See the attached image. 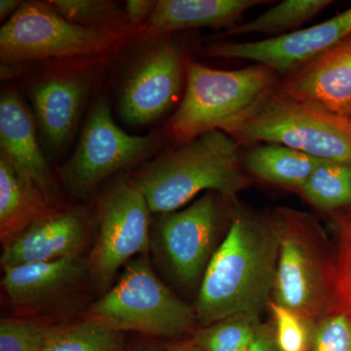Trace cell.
<instances>
[{"mask_svg":"<svg viewBox=\"0 0 351 351\" xmlns=\"http://www.w3.org/2000/svg\"><path fill=\"white\" fill-rule=\"evenodd\" d=\"M278 254L274 210L237 212L203 274L195 307L201 326L237 314L260 317L269 309Z\"/></svg>","mask_w":351,"mask_h":351,"instance_id":"6da1fadb","label":"cell"},{"mask_svg":"<svg viewBox=\"0 0 351 351\" xmlns=\"http://www.w3.org/2000/svg\"><path fill=\"white\" fill-rule=\"evenodd\" d=\"M133 182L151 212L159 214L172 213L204 191L233 202L252 184L239 143L221 130L207 132L161 154Z\"/></svg>","mask_w":351,"mask_h":351,"instance_id":"7a4b0ae2","label":"cell"},{"mask_svg":"<svg viewBox=\"0 0 351 351\" xmlns=\"http://www.w3.org/2000/svg\"><path fill=\"white\" fill-rule=\"evenodd\" d=\"M274 212L279 254L272 301L316 322L338 308L336 258L311 215L289 207Z\"/></svg>","mask_w":351,"mask_h":351,"instance_id":"3957f363","label":"cell"},{"mask_svg":"<svg viewBox=\"0 0 351 351\" xmlns=\"http://www.w3.org/2000/svg\"><path fill=\"white\" fill-rule=\"evenodd\" d=\"M221 131L239 144H276L324 160L351 163V127L272 87Z\"/></svg>","mask_w":351,"mask_h":351,"instance_id":"277c9868","label":"cell"},{"mask_svg":"<svg viewBox=\"0 0 351 351\" xmlns=\"http://www.w3.org/2000/svg\"><path fill=\"white\" fill-rule=\"evenodd\" d=\"M186 75V91L169 124L171 136L179 144L221 130L274 87L276 80L274 71L258 64L221 71L189 61Z\"/></svg>","mask_w":351,"mask_h":351,"instance_id":"5b68a950","label":"cell"},{"mask_svg":"<svg viewBox=\"0 0 351 351\" xmlns=\"http://www.w3.org/2000/svg\"><path fill=\"white\" fill-rule=\"evenodd\" d=\"M88 313L117 331L166 339L193 332L198 322L195 308L159 280L145 256L128 263L117 285Z\"/></svg>","mask_w":351,"mask_h":351,"instance_id":"8992f818","label":"cell"},{"mask_svg":"<svg viewBox=\"0 0 351 351\" xmlns=\"http://www.w3.org/2000/svg\"><path fill=\"white\" fill-rule=\"evenodd\" d=\"M121 36L122 32L73 24L48 3L25 2L0 29V56L8 63L93 56Z\"/></svg>","mask_w":351,"mask_h":351,"instance_id":"52a82bcc","label":"cell"},{"mask_svg":"<svg viewBox=\"0 0 351 351\" xmlns=\"http://www.w3.org/2000/svg\"><path fill=\"white\" fill-rule=\"evenodd\" d=\"M100 232L90 255V271L100 286H108L117 270L149 248V210L133 182L120 181L100 202Z\"/></svg>","mask_w":351,"mask_h":351,"instance_id":"ba28073f","label":"cell"},{"mask_svg":"<svg viewBox=\"0 0 351 351\" xmlns=\"http://www.w3.org/2000/svg\"><path fill=\"white\" fill-rule=\"evenodd\" d=\"M152 134L129 135L113 121L110 108L100 101L91 112L75 154L62 169L69 188L84 195L108 176L142 159L154 145Z\"/></svg>","mask_w":351,"mask_h":351,"instance_id":"9c48e42d","label":"cell"},{"mask_svg":"<svg viewBox=\"0 0 351 351\" xmlns=\"http://www.w3.org/2000/svg\"><path fill=\"white\" fill-rule=\"evenodd\" d=\"M219 193H206L179 212L161 214L158 234L171 269L181 282L193 285L213 256L223 205Z\"/></svg>","mask_w":351,"mask_h":351,"instance_id":"30bf717a","label":"cell"},{"mask_svg":"<svg viewBox=\"0 0 351 351\" xmlns=\"http://www.w3.org/2000/svg\"><path fill=\"white\" fill-rule=\"evenodd\" d=\"M184 71L176 44H154L127 77L120 97V117L131 125H145L162 117L181 94Z\"/></svg>","mask_w":351,"mask_h":351,"instance_id":"8fae6325","label":"cell"},{"mask_svg":"<svg viewBox=\"0 0 351 351\" xmlns=\"http://www.w3.org/2000/svg\"><path fill=\"white\" fill-rule=\"evenodd\" d=\"M351 36V8L320 24L253 43L210 46L207 55L221 59L254 61L288 75Z\"/></svg>","mask_w":351,"mask_h":351,"instance_id":"7c38bea8","label":"cell"},{"mask_svg":"<svg viewBox=\"0 0 351 351\" xmlns=\"http://www.w3.org/2000/svg\"><path fill=\"white\" fill-rule=\"evenodd\" d=\"M279 88L295 100L348 119L351 114V36L286 75Z\"/></svg>","mask_w":351,"mask_h":351,"instance_id":"4fadbf2b","label":"cell"},{"mask_svg":"<svg viewBox=\"0 0 351 351\" xmlns=\"http://www.w3.org/2000/svg\"><path fill=\"white\" fill-rule=\"evenodd\" d=\"M85 237L86 221L80 210L43 215L6 245L1 256L2 267L76 257Z\"/></svg>","mask_w":351,"mask_h":351,"instance_id":"5bb4252c","label":"cell"},{"mask_svg":"<svg viewBox=\"0 0 351 351\" xmlns=\"http://www.w3.org/2000/svg\"><path fill=\"white\" fill-rule=\"evenodd\" d=\"M0 145L22 172L50 198L55 184L49 166L43 156L31 113L14 91H6L0 99Z\"/></svg>","mask_w":351,"mask_h":351,"instance_id":"9a60e30c","label":"cell"},{"mask_svg":"<svg viewBox=\"0 0 351 351\" xmlns=\"http://www.w3.org/2000/svg\"><path fill=\"white\" fill-rule=\"evenodd\" d=\"M89 82L82 76L47 78L34 85L31 99L41 130L54 149H59L73 133Z\"/></svg>","mask_w":351,"mask_h":351,"instance_id":"2e32d148","label":"cell"},{"mask_svg":"<svg viewBox=\"0 0 351 351\" xmlns=\"http://www.w3.org/2000/svg\"><path fill=\"white\" fill-rule=\"evenodd\" d=\"M269 3L263 0H161L147 22V29L166 34L205 27L230 29L249 9Z\"/></svg>","mask_w":351,"mask_h":351,"instance_id":"e0dca14e","label":"cell"},{"mask_svg":"<svg viewBox=\"0 0 351 351\" xmlns=\"http://www.w3.org/2000/svg\"><path fill=\"white\" fill-rule=\"evenodd\" d=\"M83 272L84 267L76 257L25 263L5 267L1 284L14 304H32L75 285Z\"/></svg>","mask_w":351,"mask_h":351,"instance_id":"ac0fdd59","label":"cell"},{"mask_svg":"<svg viewBox=\"0 0 351 351\" xmlns=\"http://www.w3.org/2000/svg\"><path fill=\"white\" fill-rule=\"evenodd\" d=\"M45 196L16 164L0 154V230L2 239L25 230L45 207Z\"/></svg>","mask_w":351,"mask_h":351,"instance_id":"d6986e66","label":"cell"},{"mask_svg":"<svg viewBox=\"0 0 351 351\" xmlns=\"http://www.w3.org/2000/svg\"><path fill=\"white\" fill-rule=\"evenodd\" d=\"M324 159L276 144H258L242 156L245 170L256 179L300 193L314 168Z\"/></svg>","mask_w":351,"mask_h":351,"instance_id":"ffe728a7","label":"cell"},{"mask_svg":"<svg viewBox=\"0 0 351 351\" xmlns=\"http://www.w3.org/2000/svg\"><path fill=\"white\" fill-rule=\"evenodd\" d=\"M316 209L331 214L351 207V163L322 160L299 193Z\"/></svg>","mask_w":351,"mask_h":351,"instance_id":"44dd1931","label":"cell"},{"mask_svg":"<svg viewBox=\"0 0 351 351\" xmlns=\"http://www.w3.org/2000/svg\"><path fill=\"white\" fill-rule=\"evenodd\" d=\"M332 3L331 0H284L256 19L226 29L221 36L282 34L297 29Z\"/></svg>","mask_w":351,"mask_h":351,"instance_id":"7402d4cb","label":"cell"},{"mask_svg":"<svg viewBox=\"0 0 351 351\" xmlns=\"http://www.w3.org/2000/svg\"><path fill=\"white\" fill-rule=\"evenodd\" d=\"M121 332L89 318L54 327L40 351H119Z\"/></svg>","mask_w":351,"mask_h":351,"instance_id":"603a6c76","label":"cell"},{"mask_svg":"<svg viewBox=\"0 0 351 351\" xmlns=\"http://www.w3.org/2000/svg\"><path fill=\"white\" fill-rule=\"evenodd\" d=\"M260 317L237 314L195 332L193 345L201 351H247L262 327Z\"/></svg>","mask_w":351,"mask_h":351,"instance_id":"cb8c5ba5","label":"cell"},{"mask_svg":"<svg viewBox=\"0 0 351 351\" xmlns=\"http://www.w3.org/2000/svg\"><path fill=\"white\" fill-rule=\"evenodd\" d=\"M48 4L73 24L94 29L120 31L119 11L112 2L101 0H52Z\"/></svg>","mask_w":351,"mask_h":351,"instance_id":"d4e9b609","label":"cell"},{"mask_svg":"<svg viewBox=\"0 0 351 351\" xmlns=\"http://www.w3.org/2000/svg\"><path fill=\"white\" fill-rule=\"evenodd\" d=\"M269 309L278 350L308 351L315 322L274 301L270 302Z\"/></svg>","mask_w":351,"mask_h":351,"instance_id":"484cf974","label":"cell"},{"mask_svg":"<svg viewBox=\"0 0 351 351\" xmlns=\"http://www.w3.org/2000/svg\"><path fill=\"white\" fill-rule=\"evenodd\" d=\"M338 232L339 248L336 257V293L338 308L351 318V213H331Z\"/></svg>","mask_w":351,"mask_h":351,"instance_id":"4316f807","label":"cell"},{"mask_svg":"<svg viewBox=\"0 0 351 351\" xmlns=\"http://www.w3.org/2000/svg\"><path fill=\"white\" fill-rule=\"evenodd\" d=\"M53 329L34 321L1 319L0 351H40Z\"/></svg>","mask_w":351,"mask_h":351,"instance_id":"83f0119b","label":"cell"},{"mask_svg":"<svg viewBox=\"0 0 351 351\" xmlns=\"http://www.w3.org/2000/svg\"><path fill=\"white\" fill-rule=\"evenodd\" d=\"M308 351H351V318L339 308L313 325Z\"/></svg>","mask_w":351,"mask_h":351,"instance_id":"f1b7e54d","label":"cell"},{"mask_svg":"<svg viewBox=\"0 0 351 351\" xmlns=\"http://www.w3.org/2000/svg\"><path fill=\"white\" fill-rule=\"evenodd\" d=\"M156 6V1H147V0L126 1V13L129 21L133 24H138L147 18L149 19Z\"/></svg>","mask_w":351,"mask_h":351,"instance_id":"f546056e","label":"cell"},{"mask_svg":"<svg viewBox=\"0 0 351 351\" xmlns=\"http://www.w3.org/2000/svg\"><path fill=\"white\" fill-rule=\"evenodd\" d=\"M247 351H279L271 324H263L257 337Z\"/></svg>","mask_w":351,"mask_h":351,"instance_id":"4dcf8cb0","label":"cell"},{"mask_svg":"<svg viewBox=\"0 0 351 351\" xmlns=\"http://www.w3.org/2000/svg\"><path fill=\"white\" fill-rule=\"evenodd\" d=\"M138 351H201L195 345H169L151 346Z\"/></svg>","mask_w":351,"mask_h":351,"instance_id":"1f68e13d","label":"cell"},{"mask_svg":"<svg viewBox=\"0 0 351 351\" xmlns=\"http://www.w3.org/2000/svg\"><path fill=\"white\" fill-rule=\"evenodd\" d=\"M21 5L22 4L18 0H1L0 1V18L3 19L7 16H12Z\"/></svg>","mask_w":351,"mask_h":351,"instance_id":"d6a6232c","label":"cell"},{"mask_svg":"<svg viewBox=\"0 0 351 351\" xmlns=\"http://www.w3.org/2000/svg\"><path fill=\"white\" fill-rule=\"evenodd\" d=\"M348 122H350V125L351 127V114L350 115V117H348Z\"/></svg>","mask_w":351,"mask_h":351,"instance_id":"836d02e7","label":"cell"}]
</instances>
